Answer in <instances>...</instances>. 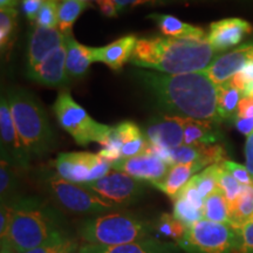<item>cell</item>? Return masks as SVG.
<instances>
[{
	"label": "cell",
	"mask_w": 253,
	"mask_h": 253,
	"mask_svg": "<svg viewBox=\"0 0 253 253\" xmlns=\"http://www.w3.org/2000/svg\"><path fill=\"white\" fill-rule=\"evenodd\" d=\"M137 75L169 113L181 118L218 123V87L204 71L186 74L138 72Z\"/></svg>",
	"instance_id": "6da1fadb"
},
{
	"label": "cell",
	"mask_w": 253,
	"mask_h": 253,
	"mask_svg": "<svg viewBox=\"0 0 253 253\" xmlns=\"http://www.w3.org/2000/svg\"><path fill=\"white\" fill-rule=\"evenodd\" d=\"M214 56L216 52L208 37L203 39L155 37L137 40L130 62L164 74H186L205 71L216 59Z\"/></svg>",
	"instance_id": "7a4b0ae2"
},
{
	"label": "cell",
	"mask_w": 253,
	"mask_h": 253,
	"mask_svg": "<svg viewBox=\"0 0 253 253\" xmlns=\"http://www.w3.org/2000/svg\"><path fill=\"white\" fill-rule=\"evenodd\" d=\"M11 207L13 212L5 238L13 244L19 253L30 251L67 232L58 211L34 199H19Z\"/></svg>",
	"instance_id": "3957f363"
},
{
	"label": "cell",
	"mask_w": 253,
	"mask_h": 253,
	"mask_svg": "<svg viewBox=\"0 0 253 253\" xmlns=\"http://www.w3.org/2000/svg\"><path fill=\"white\" fill-rule=\"evenodd\" d=\"M7 100L15 128L31 157L41 156L50 150L54 135L39 101L20 88L9 89Z\"/></svg>",
	"instance_id": "277c9868"
},
{
	"label": "cell",
	"mask_w": 253,
	"mask_h": 253,
	"mask_svg": "<svg viewBox=\"0 0 253 253\" xmlns=\"http://www.w3.org/2000/svg\"><path fill=\"white\" fill-rule=\"evenodd\" d=\"M153 223L126 212H107L82 220L78 235L87 244L115 246L150 238Z\"/></svg>",
	"instance_id": "5b68a950"
},
{
	"label": "cell",
	"mask_w": 253,
	"mask_h": 253,
	"mask_svg": "<svg viewBox=\"0 0 253 253\" xmlns=\"http://www.w3.org/2000/svg\"><path fill=\"white\" fill-rule=\"evenodd\" d=\"M53 110L61 128L72 135L80 145H87L90 142H97L103 145L113 128L91 119L67 91H61L58 95L53 104Z\"/></svg>",
	"instance_id": "8992f818"
},
{
	"label": "cell",
	"mask_w": 253,
	"mask_h": 253,
	"mask_svg": "<svg viewBox=\"0 0 253 253\" xmlns=\"http://www.w3.org/2000/svg\"><path fill=\"white\" fill-rule=\"evenodd\" d=\"M237 243L238 235L232 225L203 218L190 225L177 244L186 253H233Z\"/></svg>",
	"instance_id": "52a82bcc"
},
{
	"label": "cell",
	"mask_w": 253,
	"mask_h": 253,
	"mask_svg": "<svg viewBox=\"0 0 253 253\" xmlns=\"http://www.w3.org/2000/svg\"><path fill=\"white\" fill-rule=\"evenodd\" d=\"M46 188L54 202L68 212L77 214L107 213L116 208L82 184L66 181L59 175H50Z\"/></svg>",
	"instance_id": "ba28073f"
},
{
	"label": "cell",
	"mask_w": 253,
	"mask_h": 253,
	"mask_svg": "<svg viewBox=\"0 0 253 253\" xmlns=\"http://www.w3.org/2000/svg\"><path fill=\"white\" fill-rule=\"evenodd\" d=\"M82 185L116 207L135 203L145 191L143 182L120 171L109 172L102 178Z\"/></svg>",
	"instance_id": "9c48e42d"
},
{
	"label": "cell",
	"mask_w": 253,
	"mask_h": 253,
	"mask_svg": "<svg viewBox=\"0 0 253 253\" xmlns=\"http://www.w3.org/2000/svg\"><path fill=\"white\" fill-rule=\"evenodd\" d=\"M0 142H1V160L12 167L26 169L30 166L31 155L21 141L15 128L7 97L1 96L0 101Z\"/></svg>",
	"instance_id": "30bf717a"
},
{
	"label": "cell",
	"mask_w": 253,
	"mask_h": 253,
	"mask_svg": "<svg viewBox=\"0 0 253 253\" xmlns=\"http://www.w3.org/2000/svg\"><path fill=\"white\" fill-rule=\"evenodd\" d=\"M186 118L177 115H161L149 121L144 136L155 149L171 150L184 144V122Z\"/></svg>",
	"instance_id": "8fae6325"
},
{
	"label": "cell",
	"mask_w": 253,
	"mask_h": 253,
	"mask_svg": "<svg viewBox=\"0 0 253 253\" xmlns=\"http://www.w3.org/2000/svg\"><path fill=\"white\" fill-rule=\"evenodd\" d=\"M170 168L171 166L167 161L151 151L112 163V169L115 171L125 172L138 181L149 182L153 185L162 181Z\"/></svg>",
	"instance_id": "7c38bea8"
},
{
	"label": "cell",
	"mask_w": 253,
	"mask_h": 253,
	"mask_svg": "<svg viewBox=\"0 0 253 253\" xmlns=\"http://www.w3.org/2000/svg\"><path fill=\"white\" fill-rule=\"evenodd\" d=\"M251 62H253V40L219 55L204 72L218 87L230 81Z\"/></svg>",
	"instance_id": "4fadbf2b"
},
{
	"label": "cell",
	"mask_w": 253,
	"mask_h": 253,
	"mask_svg": "<svg viewBox=\"0 0 253 253\" xmlns=\"http://www.w3.org/2000/svg\"><path fill=\"white\" fill-rule=\"evenodd\" d=\"M252 25L243 19H223L210 25L208 40L214 52L219 53L238 46L245 37L252 33Z\"/></svg>",
	"instance_id": "5bb4252c"
},
{
	"label": "cell",
	"mask_w": 253,
	"mask_h": 253,
	"mask_svg": "<svg viewBox=\"0 0 253 253\" xmlns=\"http://www.w3.org/2000/svg\"><path fill=\"white\" fill-rule=\"evenodd\" d=\"M99 157V154L63 153L56 157L54 167L58 175L66 181L86 184L91 181V172Z\"/></svg>",
	"instance_id": "9a60e30c"
},
{
	"label": "cell",
	"mask_w": 253,
	"mask_h": 253,
	"mask_svg": "<svg viewBox=\"0 0 253 253\" xmlns=\"http://www.w3.org/2000/svg\"><path fill=\"white\" fill-rule=\"evenodd\" d=\"M65 43V36L58 30V27L47 28L34 26L28 40L26 66L27 71H31L36 66L43 61L50 53Z\"/></svg>",
	"instance_id": "2e32d148"
},
{
	"label": "cell",
	"mask_w": 253,
	"mask_h": 253,
	"mask_svg": "<svg viewBox=\"0 0 253 253\" xmlns=\"http://www.w3.org/2000/svg\"><path fill=\"white\" fill-rule=\"evenodd\" d=\"M66 55L67 49L65 42L39 65L27 71L28 78L46 86L58 87L66 84L69 80L66 72Z\"/></svg>",
	"instance_id": "e0dca14e"
},
{
	"label": "cell",
	"mask_w": 253,
	"mask_h": 253,
	"mask_svg": "<svg viewBox=\"0 0 253 253\" xmlns=\"http://www.w3.org/2000/svg\"><path fill=\"white\" fill-rule=\"evenodd\" d=\"M181 248L177 243L162 242L155 237L129 243V244L103 246L86 244L81 246L78 253H179Z\"/></svg>",
	"instance_id": "ac0fdd59"
},
{
	"label": "cell",
	"mask_w": 253,
	"mask_h": 253,
	"mask_svg": "<svg viewBox=\"0 0 253 253\" xmlns=\"http://www.w3.org/2000/svg\"><path fill=\"white\" fill-rule=\"evenodd\" d=\"M224 150L220 145L213 144H183L175 149L168 150V163L186 164L194 162H205L209 166L223 162Z\"/></svg>",
	"instance_id": "d6986e66"
},
{
	"label": "cell",
	"mask_w": 253,
	"mask_h": 253,
	"mask_svg": "<svg viewBox=\"0 0 253 253\" xmlns=\"http://www.w3.org/2000/svg\"><path fill=\"white\" fill-rule=\"evenodd\" d=\"M137 40L135 36H126L104 47L93 48L94 62H102L113 71H120L130 60Z\"/></svg>",
	"instance_id": "ffe728a7"
},
{
	"label": "cell",
	"mask_w": 253,
	"mask_h": 253,
	"mask_svg": "<svg viewBox=\"0 0 253 253\" xmlns=\"http://www.w3.org/2000/svg\"><path fill=\"white\" fill-rule=\"evenodd\" d=\"M208 167L210 166L202 161L186 164H175V166H171L162 181L158 182L154 186H156L158 190L163 191L167 196L173 199L183 189V186L195 176L196 172Z\"/></svg>",
	"instance_id": "44dd1931"
},
{
	"label": "cell",
	"mask_w": 253,
	"mask_h": 253,
	"mask_svg": "<svg viewBox=\"0 0 253 253\" xmlns=\"http://www.w3.org/2000/svg\"><path fill=\"white\" fill-rule=\"evenodd\" d=\"M66 49V72L68 79H78L86 74L93 60V47L79 43L72 34L65 36Z\"/></svg>",
	"instance_id": "7402d4cb"
},
{
	"label": "cell",
	"mask_w": 253,
	"mask_h": 253,
	"mask_svg": "<svg viewBox=\"0 0 253 253\" xmlns=\"http://www.w3.org/2000/svg\"><path fill=\"white\" fill-rule=\"evenodd\" d=\"M116 134L121 141V160L145 154L150 150V144L143 132L132 122H122L115 126Z\"/></svg>",
	"instance_id": "603a6c76"
},
{
	"label": "cell",
	"mask_w": 253,
	"mask_h": 253,
	"mask_svg": "<svg viewBox=\"0 0 253 253\" xmlns=\"http://www.w3.org/2000/svg\"><path fill=\"white\" fill-rule=\"evenodd\" d=\"M149 18L156 21L164 37L178 38V39H185V38L203 39V38L208 37V34H205V32L202 28L186 24L184 21L172 17V15L156 13L150 14Z\"/></svg>",
	"instance_id": "cb8c5ba5"
},
{
	"label": "cell",
	"mask_w": 253,
	"mask_h": 253,
	"mask_svg": "<svg viewBox=\"0 0 253 253\" xmlns=\"http://www.w3.org/2000/svg\"><path fill=\"white\" fill-rule=\"evenodd\" d=\"M213 125V122L185 119L184 144H212L218 138Z\"/></svg>",
	"instance_id": "d4e9b609"
},
{
	"label": "cell",
	"mask_w": 253,
	"mask_h": 253,
	"mask_svg": "<svg viewBox=\"0 0 253 253\" xmlns=\"http://www.w3.org/2000/svg\"><path fill=\"white\" fill-rule=\"evenodd\" d=\"M243 94L231 81L218 86L217 110L220 120L235 119Z\"/></svg>",
	"instance_id": "484cf974"
},
{
	"label": "cell",
	"mask_w": 253,
	"mask_h": 253,
	"mask_svg": "<svg viewBox=\"0 0 253 253\" xmlns=\"http://www.w3.org/2000/svg\"><path fill=\"white\" fill-rule=\"evenodd\" d=\"M230 217L235 229L253 219V184L243 186L242 194L230 207Z\"/></svg>",
	"instance_id": "4316f807"
},
{
	"label": "cell",
	"mask_w": 253,
	"mask_h": 253,
	"mask_svg": "<svg viewBox=\"0 0 253 253\" xmlns=\"http://www.w3.org/2000/svg\"><path fill=\"white\" fill-rule=\"evenodd\" d=\"M203 218L216 223H225L231 225L229 203L219 188H217L212 194L205 198Z\"/></svg>",
	"instance_id": "83f0119b"
},
{
	"label": "cell",
	"mask_w": 253,
	"mask_h": 253,
	"mask_svg": "<svg viewBox=\"0 0 253 253\" xmlns=\"http://www.w3.org/2000/svg\"><path fill=\"white\" fill-rule=\"evenodd\" d=\"M87 7L84 0H62L59 4L58 30L63 36L72 34V27L75 20Z\"/></svg>",
	"instance_id": "f1b7e54d"
},
{
	"label": "cell",
	"mask_w": 253,
	"mask_h": 253,
	"mask_svg": "<svg viewBox=\"0 0 253 253\" xmlns=\"http://www.w3.org/2000/svg\"><path fill=\"white\" fill-rule=\"evenodd\" d=\"M17 177L14 173V167L1 160L0 164V196L1 204L12 205L19 201L17 197Z\"/></svg>",
	"instance_id": "f546056e"
},
{
	"label": "cell",
	"mask_w": 253,
	"mask_h": 253,
	"mask_svg": "<svg viewBox=\"0 0 253 253\" xmlns=\"http://www.w3.org/2000/svg\"><path fill=\"white\" fill-rule=\"evenodd\" d=\"M79 250L80 248L74 237H72L71 233L65 232L25 253H74L79 252Z\"/></svg>",
	"instance_id": "4dcf8cb0"
},
{
	"label": "cell",
	"mask_w": 253,
	"mask_h": 253,
	"mask_svg": "<svg viewBox=\"0 0 253 253\" xmlns=\"http://www.w3.org/2000/svg\"><path fill=\"white\" fill-rule=\"evenodd\" d=\"M153 226L155 232L166 238L175 240V243H178L188 230V226L177 219L173 214L169 213L161 214L160 218L153 223Z\"/></svg>",
	"instance_id": "1f68e13d"
},
{
	"label": "cell",
	"mask_w": 253,
	"mask_h": 253,
	"mask_svg": "<svg viewBox=\"0 0 253 253\" xmlns=\"http://www.w3.org/2000/svg\"><path fill=\"white\" fill-rule=\"evenodd\" d=\"M173 216L186 226L203 219V209H199L182 196L173 198Z\"/></svg>",
	"instance_id": "d6a6232c"
},
{
	"label": "cell",
	"mask_w": 253,
	"mask_h": 253,
	"mask_svg": "<svg viewBox=\"0 0 253 253\" xmlns=\"http://www.w3.org/2000/svg\"><path fill=\"white\" fill-rule=\"evenodd\" d=\"M217 184L218 188L221 190L224 196H225L229 207L235 204L237 198L242 194L243 184L237 181L227 170L221 166V163H218V170H217Z\"/></svg>",
	"instance_id": "836d02e7"
},
{
	"label": "cell",
	"mask_w": 253,
	"mask_h": 253,
	"mask_svg": "<svg viewBox=\"0 0 253 253\" xmlns=\"http://www.w3.org/2000/svg\"><path fill=\"white\" fill-rule=\"evenodd\" d=\"M18 12L15 8L0 9V46L4 50L9 45L17 27Z\"/></svg>",
	"instance_id": "e575fe53"
},
{
	"label": "cell",
	"mask_w": 253,
	"mask_h": 253,
	"mask_svg": "<svg viewBox=\"0 0 253 253\" xmlns=\"http://www.w3.org/2000/svg\"><path fill=\"white\" fill-rule=\"evenodd\" d=\"M217 170L218 163L212 164V166L205 168V169L198 175H195L196 183H197V188L201 192L202 197L204 199L211 195L218 188L217 184Z\"/></svg>",
	"instance_id": "d590c367"
},
{
	"label": "cell",
	"mask_w": 253,
	"mask_h": 253,
	"mask_svg": "<svg viewBox=\"0 0 253 253\" xmlns=\"http://www.w3.org/2000/svg\"><path fill=\"white\" fill-rule=\"evenodd\" d=\"M59 4L56 0H46L41 7L39 14L34 21L37 26L54 28L58 27Z\"/></svg>",
	"instance_id": "8d00e7d4"
},
{
	"label": "cell",
	"mask_w": 253,
	"mask_h": 253,
	"mask_svg": "<svg viewBox=\"0 0 253 253\" xmlns=\"http://www.w3.org/2000/svg\"><path fill=\"white\" fill-rule=\"evenodd\" d=\"M230 81L240 89L244 97L253 96V62L249 63Z\"/></svg>",
	"instance_id": "74e56055"
},
{
	"label": "cell",
	"mask_w": 253,
	"mask_h": 253,
	"mask_svg": "<svg viewBox=\"0 0 253 253\" xmlns=\"http://www.w3.org/2000/svg\"><path fill=\"white\" fill-rule=\"evenodd\" d=\"M238 243L233 253H253V219L237 227Z\"/></svg>",
	"instance_id": "f35d334b"
},
{
	"label": "cell",
	"mask_w": 253,
	"mask_h": 253,
	"mask_svg": "<svg viewBox=\"0 0 253 253\" xmlns=\"http://www.w3.org/2000/svg\"><path fill=\"white\" fill-rule=\"evenodd\" d=\"M220 163L221 166L225 168L227 171L231 173V175L235 177L240 184L243 185L253 184V178L251 173H250L248 168L245 166H242V164H238L236 162H232V161H227V160L223 161V162Z\"/></svg>",
	"instance_id": "ab89813d"
},
{
	"label": "cell",
	"mask_w": 253,
	"mask_h": 253,
	"mask_svg": "<svg viewBox=\"0 0 253 253\" xmlns=\"http://www.w3.org/2000/svg\"><path fill=\"white\" fill-rule=\"evenodd\" d=\"M46 0H23V12L26 15V18L31 21H36V19L39 14L41 7Z\"/></svg>",
	"instance_id": "60d3db41"
},
{
	"label": "cell",
	"mask_w": 253,
	"mask_h": 253,
	"mask_svg": "<svg viewBox=\"0 0 253 253\" xmlns=\"http://www.w3.org/2000/svg\"><path fill=\"white\" fill-rule=\"evenodd\" d=\"M12 212H13V208L11 205L1 204V209H0V239L7 236Z\"/></svg>",
	"instance_id": "b9f144b4"
},
{
	"label": "cell",
	"mask_w": 253,
	"mask_h": 253,
	"mask_svg": "<svg viewBox=\"0 0 253 253\" xmlns=\"http://www.w3.org/2000/svg\"><path fill=\"white\" fill-rule=\"evenodd\" d=\"M236 118L253 119V96L243 97L238 106Z\"/></svg>",
	"instance_id": "7bdbcfd3"
},
{
	"label": "cell",
	"mask_w": 253,
	"mask_h": 253,
	"mask_svg": "<svg viewBox=\"0 0 253 253\" xmlns=\"http://www.w3.org/2000/svg\"><path fill=\"white\" fill-rule=\"evenodd\" d=\"M245 160L246 164L245 167L248 168V170L251 173L253 178V132L251 135L248 136L245 143Z\"/></svg>",
	"instance_id": "ee69618b"
},
{
	"label": "cell",
	"mask_w": 253,
	"mask_h": 253,
	"mask_svg": "<svg viewBox=\"0 0 253 253\" xmlns=\"http://www.w3.org/2000/svg\"><path fill=\"white\" fill-rule=\"evenodd\" d=\"M96 2L99 4V7L103 15H106V17H116L118 15L119 11L113 0H96Z\"/></svg>",
	"instance_id": "f6af8a7d"
},
{
	"label": "cell",
	"mask_w": 253,
	"mask_h": 253,
	"mask_svg": "<svg viewBox=\"0 0 253 253\" xmlns=\"http://www.w3.org/2000/svg\"><path fill=\"white\" fill-rule=\"evenodd\" d=\"M235 125L236 128L246 136L251 135L253 132V119H235Z\"/></svg>",
	"instance_id": "bcb514c9"
},
{
	"label": "cell",
	"mask_w": 253,
	"mask_h": 253,
	"mask_svg": "<svg viewBox=\"0 0 253 253\" xmlns=\"http://www.w3.org/2000/svg\"><path fill=\"white\" fill-rule=\"evenodd\" d=\"M114 4L116 5L118 11H121L123 8L130 7V6H137L141 4H151L156 0H113Z\"/></svg>",
	"instance_id": "7dc6e473"
},
{
	"label": "cell",
	"mask_w": 253,
	"mask_h": 253,
	"mask_svg": "<svg viewBox=\"0 0 253 253\" xmlns=\"http://www.w3.org/2000/svg\"><path fill=\"white\" fill-rule=\"evenodd\" d=\"M0 253H19L7 238L0 239Z\"/></svg>",
	"instance_id": "c3c4849f"
},
{
	"label": "cell",
	"mask_w": 253,
	"mask_h": 253,
	"mask_svg": "<svg viewBox=\"0 0 253 253\" xmlns=\"http://www.w3.org/2000/svg\"><path fill=\"white\" fill-rule=\"evenodd\" d=\"M19 0H0V9L2 8H15Z\"/></svg>",
	"instance_id": "681fc988"
}]
</instances>
